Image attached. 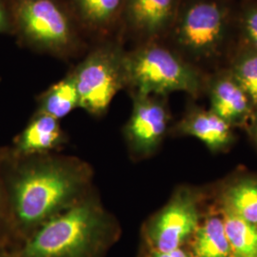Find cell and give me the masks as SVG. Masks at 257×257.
Wrapping results in <instances>:
<instances>
[{"mask_svg":"<svg viewBox=\"0 0 257 257\" xmlns=\"http://www.w3.org/2000/svg\"><path fill=\"white\" fill-rule=\"evenodd\" d=\"M175 0H131V15L136 25L149 33L166 26L173 17Z\"/></svg>","mask_w":257,"mask_h":257,"instance_id":"15","label":"cell"},{"mask_svg":"<svg viewBox=\"0 0 257 257\" xmlns=\"http://www.w3.org/2000/svg\"><path fill=\"white\" fill-rule=\"evenodd\" d=\"M127 83L137 95H165L185 92L197 94L201 75L193 65L159 46L142 49L124 66Z\"/></svg>","mask_w":257,"mask_h":257,"instance_id":"3","label":"cell"},{"mask_svg":"<svg viewBox=\"0 0 257 257\" xmlns=\"http://www.w3.org/2000/svg\"><path fill=\"white\" fill-rule=\"evenodd\" d=\"M140 257H194L193 253L184 248H175L168 251H157L146 249Z\"/></svg>","mask_w":257,"mask_h":257,"instance_id":"21","label":"cell"},{"mask_svg":"<svg viewBox=\"0 0 257 257\" xmlns=\"http://www.w3.org/2000/svg\"><path fill=\"white\" fill-rule=\"evenodd\" d=\"M191 252L194 257H233L222 217L212 215L198 226L192 237Z\"/></svg>","mask_w":257,"mask_h":257,"instance_id":"12","label":"cell"},{"mask_svg":"<svg viewBox=\"0 0 257 257\" xmlns=\"http://www.w3.org/2000/svg\"><path fill=\"white\" fill-rule=\"evenodd\" d=\"M211 111L230 126H248L255 112L246 92L229 71L218 75L211 84Z\"/></svg>","mask_w":257,"mask_h":257,"instance_id":"10","label":"cell"},{"mask_svg":"<svg viewBox=\"0 0 257 257\" xmlns=\"http://www.w3.org/2000/svg\"><path fill=\"white\" fill-rule=\"evenodd\" d=\"M79 96V107L92 115H101L115 94L127 82L125 70L109 59L96 57L80 67L73 76Z\"/></svg>","mask_w":257,"mask_h":257,"instance_id":"7","label":"cell"},{"mask_svg":"<svg viewBox=\"0 0 257 257\" xmlns=\"http://www.w3.org/2000/svg\"><path fill=\"white\" fill-rule=\"evenodd\" d=\"M9 156L13 166L5 181L8 226L19 247L42 225L94 190V174L92 166L76 156Z\"/></svg>","mask_w":257,"mask_h":257,"instance_id":"1","label":"cell"},{"mask_svg":"<svg viewBox=\"0 0 257 257\" xmlns=\"http://www.w3.org/2000/svg\"><path fill=\"white\" fill-rule=\"evenodd\" d=\"M169 112L156 95H137L132 115L123 130L128 155L134 160L153 156L162 144Z\"/></svg>","mask_w":257,"mask_h":257,"instance_id":"6","label":"cell"},{"mask_svg":"<svg viewBox=\"0 0 257 257\" xmlns=\"http://www.w3.org/2000/svg\"><path fill=\"white\" fill-rule=\"evenodd\" d=\"M77 107H79V96L72 76L56 83L48 90L41 98L39 112L59 120Z\"/></svg>","mask_w":257,"mask_h":257,"instance_id":"16","label":"cell"},{"mask_svg":"<svg viewBox=\"0 0 257 257\" xmlns=\"http://www.w3.org/2000/svg\"><path fill=\"white\" fill-rule=\"evenodd\" d=\"M231 20L230 7L223 0H194L179 22L178 41L195 59L211 62L227 48Z\"/></svg>","mask_w":257,"mask_h":257,"instance_id":"4","label":"cell"},{"mask_svg":"<svg viewBox=\"0 0 257 257\" xmlns=\"http://www.w3.org/2000/svg\"><path fill=\"white\" fill-rule=\"evenodd\" d=\"M223 210L257 225V179L243 178L230 185L222 195Z\"/></svg>","mask_w":257,"mask_h":257,"instance_id":"13","label":"cell"},{"mask_svg":"<svg viewBox=\"0 0 257 257\" xmlns=\"http://www.w3.org/2000/svg\"><path fill=\"white\" fill-rule=\"evenodd\" d=\"M119 221L95 190L42 225L15 257H106L121 236Z\"/></svg>","mask_w":257,"mask_h":257,"instance_id":"2","label":"cell"},{"mask_svg":"<svg viewBox=\"0 0 257 257\" xmlns=\"http://www.w3.org/2000/svg\"><path fill=\"white\" fill-rule=\"evenodd\" d=\"M225 232L233 257H257V225L222 210Z\"/></svg>","mask_w":257,"mask_h":257,"instance_id":"14","label":"cell"},{"mask_svg":"<svg viewBox=\"0 0 257 257\" xmlns=\"http://www.w3.org/2000/svg\"><path fill=\"white\" fill-rule=\"evenodd\" d=\"M229 73L246 92L257 113V53L241 49L230 64Z\"/></svg>","mask_w":257,"mask_h":257,"instance_id":"17","label":"cell"},{"mask_svg":"<svg viewBox=\"0 0 257 257\" xmlns=\"http://www.w3.org/2000/svg\"><path fill=\"white\" fill-rule=\"evenodd\" d=\"M239 30L244 45L241 49L257 53V1L249 5L241 15Z\"/></svg>","mask_w":257,"mask_h":257,"instance_id":"18","label":"cell"},{"mask_svg":"<svg viewBox=\"0 0 257 257\" xmlns=\"http://www.w3.org/2000/svg\"><path fill=\"white\" fill-rule=\"evenodd\" d=\"M248 128L250 131L251 137L255 140L257 144V113L254 114V116L252 117V119L250 121V123L248 125Z\"/></svg>","mask_w":257,"mask_h":257,"instance_id":"23","label":"cell"},{"mask_svg":"<svg viewBox=\"0 0 257 257\" xmlns=\"http://www.w3.org/2000/svg\"><path fill=\"white\" fill-rule=\"evenodd\" d=\"M86 17L92 20L108 19L118 8L121 0H77Z\"/></svg>","mask_w":257,"mask_h":257,"instance_id":"19","label":"cell"},{"mask_svg":"<svg viewBox=\"0 0 257 257\" xmlns=\"http://www.w3.org/2000/svg\"><path fill=\"white\" fill-rule=\"evenodd\" d=\"M200 221L198 197L190 188L175 190L165 206L149 218L142 229L147 249L168 251L183 248Z\"/></svg>","mask_w":257,"mask_h":257,"instance_id":"5","label":"cell"},{"mask_svg":"<svg viewBox=\"0 0 257 257\" xmlns=\"http://www.w3.org/2000/svg\"><path fill=\"white\" fill-rule=\"evenodd\" d=\"M8 153H0V237L9 240V226H8V211H7V195L6 184L2 174L4 161L7 159Z\"/></svg>","mask_w":257,"mask_h":257,"instance_id":"20","label":"cell"},{"mask_svg":"<svg viewBox=\"0 0 257 257\" xmlns=\"http://www.w3.org/2000/svg\"><path fill=\"white\" fill-rule=\"evenodd\" d=\"M178 134L197 138L211 151H220L232 140L231 126L211 110H194L181 120Z\"/></svg>","mask_w":257,"mask_h":257,"instance_id":"11","label":"cell"},{"mask_svg":"<svg viewBox=\"0 0 257 257\" xmlns=\"http://www.w3.org/2000/svg\"><path fill=\"white\" fill-rule=\"evenodd\" d=\"M2 22H3V14H2V12L0 10V25L2 24Z\"/></svg>","mask_w":257,"mask_h":257,"instance_id":"24","label":"cell"},{"mask_svg":"<svg viewBox=\"0 0 257 257\" xmlns=\"http://www.w3.org/2000/svg\"><path fill=\"white\" fill-rule=\"evenodd\" d=\"M20 19L28 35L49 44H64L69 26L63 14L51 0H28L20 8Z\"/></svg>","mask_w":257,"mask_h":257,"instance_id":"9","label":"cell"},{"mask_svg":"<svg viewBox=\"0 0 257 257\" xmlns=\"http://www.w3.org/2000/svg\"><path fill=\"white\" fill-rule=\"evenodd\" d=\"M16 249L11 248L10 241L0 237V257H15Z\"/></svg>","mask_w":257,"mask_h":257,"instance_id":"22","label":"cell"},{"mask_svg":"<svg viewBox=\"0 0 257 257\" xmlns=\"http://www.w3.org/2000/svg\"><path fill=\"white\" fill-rule=\"evenodd\" d=\"M68 137L59 120L38 112L14 141L10 152L13 157H28L55 154L62 150Z\"/></svg>","mask_w":257,"mask_h":257,"instance_id":"8","label":"cell"}]
</instances>
